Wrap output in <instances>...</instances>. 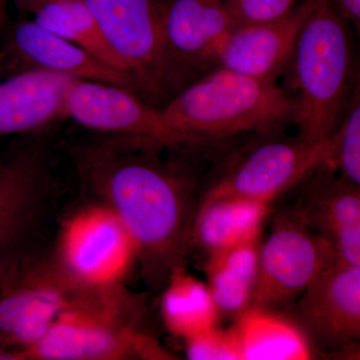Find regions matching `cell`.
<instances>
[{"mask_svg":"<svg viewBox=\"0 0 360 360\" xmlns=\"http://www.w3.org/2000/svg\"><path fill=\"white\" fill-rule=\"evenodd\" d=\"M18 72L13 61L4 49H0V80Z\"/></svg>","mask_w":360,"mask_h":360,"instance_id":"cell-27","label":"cell"},{"mask_svg":"<svg viewBox=\"0 0 360 360\" xmlns=\"http://www.w3.org/2000/svg\"><path fill=\"white\" fill-rule=\"evenodd\" d=\"M161 316L167 330L184 340L217 326L220 315L207 285L182 264L168 277L161 298Z\"/></svg>","mask_w":360,"mask_h":360,"instance_id":"cell-21","label":"cell"},{"mask_svg":"<svg viewBox=\"0 0 360 360\" xmlns=\"http://www.w3.org/2000/svg\"><path fill=\"white\" fill-rule=\"evenodd\" d=\"M73 80L40 70L0 80V137L40 134L65 120L66 92Z\"/></svg>","mask_w":360,"mask_h":360,"instance_id":"cell-17","label":"cell"},{"mask_svg":"<svg viewBox=\"0 0 360 360\" xmlns=\"http://www.w3.org/2000/svg\"><path fill=\"white\" fill-rule=\"evenodd\" d=\"M295 188L293 212L333 245L338 264L360 266V186L321 165Z\"/></svg>","mask_w":360,"mask_h":360,"instance_id":"cell-13","label":"cell"},{"mask_svg":"<svg viewBox=\"0 0 360 360\" xmlns=\"http://www.w3.org/2000/svg\"><path fill=\"white\" fill-rule=\"evenodd\" d=\"M187 359L191 360H243L232 326H215L184 340Z\"/></svg>","mask_w":360,"mask_h":360,"instance_id":"cell-24","label":"cell"},{"mask_svg":"<svg viewBox=\"0 0 360 360\" xmlns=\"http://www.w3.org/2000/svg\"><path fill=\"white\" fill-rule=\"evenodd\" d=\"M285 131L250 134L227 150L200 200L231 196L271 205L315 167L329 165V141L312 143Z\"/></svg>","mask_w":360,"mask_h":360,"instance_id":"cell-7","label":"cell"},{"mask_svg":"<svg viewBox=\"0 0 360 360\" xmlns=\"http://www.w3.org/2000/svg\"><path fill=\"white\" fill-rule=\"evenodd\" d=\"M4 49L18 72L45 70L73 79L117 85L134 92V84L127 73L106 65L34 20H22L11 26Z\"/></svg>","mask_w":360,"mask_h":360,"instance_id":"cell-15","label":"cell"},{"mask_svg":"<svg viewBox=\"0 0 360 360\" xmlns=\"http://www.w3.org/2000/svg\"><path fill=\"white\" fill-rule=\"evenodd\" d=\"M163 33L176 58L198 77L215 68L236 25L226 0H156Z\"/></svg>","mask_w":360,"mask_h":360,"instance_id":"cell-16","label":"cell"},{"mask_svg":"<svg viewBox=\"0 0 360 360\" xmlns=\"http://www.w3.org/2000/svg\"><path fill=\"white\" fill-rule=\"evenodd\" d=\"M321 1L303 0L281 18L236 25L219 49L214 68L278 82L288 70L305 21Z\"/></svg>","mask_w":360,"mask_h":360,"instance_id":"cell-14","label":"cell"},{"mask_svg":"<svg viewBox=\"0 0 360 360\" xmlns=\"http://www.w3.org/2000/svg\"><path fill=\"white\" fill-rule=\"evenodd\" d=\"M160 111L180 134L224 148L241 135L295 127L296 103L277 82L217 68L187 84Z\"/></svg>","mask_w":360,"mask_h":360,"instance_id":"cell-2","label":"cell"},{"mask_svg":"<svg viewBox=\"0 0 360 360\" xmlns=\"http://www.w3.org/2000/svg\"><path fill=\"white\" fill-rule=\"evenodd\" d=\"M122 61L136 96L161 108L200 77L168 46L156 0H84Z\"/></svg>","mask_w":360,"mask_h":360,"instance_id":"cell-5","label":"cell"},{"mask_svg":"<svg viewBox=\"0 0 360 360\" xmlns=\"http://www.w3.org/2000/svg\"><path fill=\"white\" fill-rule=\"evenodd\" d=\"M338 13L359 32L360 0H333Z\"/></svg>","mask_w":360,"mask_h":360,"instance_id":"cell-26","label":"cell"},{"mask_svg":"<svg viewBox=\"0 0 360 360\" xmlns=\"http://www.w3.org/2000/svg\"><path fill=\"white\" fill-rule=\"evenodd\" d=\"M329 167L360 186V90L357 85L333 136L329 139Z\"/></svg>","mask_w":360,"mask_h":360,"instance_id":"cell-23","label":"cell"},{"mask_svg":"<svg viewBox=\"0 0 360 360\" xmlns=\"http://www.w3.org/2000/svg\"><path fill=\"white\" fill-rule=\"evenodd\" d=\"M146 305L122 284L89 288L22 360L174 359L142 328Z\"/></svg>","mask_w":360,"mask_h":360,"instance_id":"cell-4","label":"cell"},{"mask_svg":"<svg viewBox=\"0 0 360 360\" xmlns=\"http://www.w3.org/2000/svg\"><path fill=\"white\" fill-rule=\"evenodd\" d=\"M51 188V148L44 132L20 135L0 155V265L30 250Z\"/></svg>","mask_w":360,"mask_h":360,"instance_id":"cell-11","label":"cell"},{"mask_svg":"<svg viewBox=\"0 0 360 360\" xmlns=\"http://www.w3.org/2000/svg\"><path fill=\"white\" fill-rule=\"evenodd\" d=\"M281 78L296 103V134L328 141L359 84L349 22L333 0H321L305 21Z\"/></svg>","mask_w":360,"mask_h":360,"instance_id":"cell-3","label":"cell"},{"mask_svg":"<svg viewBox=\"0 0 360 360\" xmlns=\"http://www.w3.org/2000/svg\"><path fill=\"white\" fill-rule=\"evenodd\" d=\"M87 290L63 271L53 253L28 250L0 265V360H22Z\"/></svg>","mask_w":360,"mask_h":360,"instance_id":"cell-6","label":"cell"},{"mask_svg":"<svg viewBox=\"0 0 360 360\" xmlns=\"http://www.w3.org/2000/svg\"><path fill=\"white\" fill-rule=\"evenodd\" d=\"M105 135L71 148L82 186L129 231L146 283L165 288L191 250L195 182L182 165L161 160L160 142Z\"/></svg>","mask_w":360,"mask_h":360,"instance_id":"cell-1","label":"cell"},{"mask_svg":"<svg viewBox=\"0 0 360 360\" xmlns=\"http://www.w3.org/2000/svg\"><path fill=\"white\" fill-rule=\"evenodd\" d=\"M283 314L307 338L314 355H356L360 340V266L326 270Z\"/></svg>","mask_w":360,"mask_h":360,"instance_id":"cell-12","label":"cell"},{"mask_svg":"<svg viewBox=\"0 0 360 360\" xmlns=\"http://www.w3.org/2000/svg\"><path fill=\"white\" fill-rule=\"evenodd\" d=\"M243 360H304L314 352L300 328L283 311L250 307L232 326Z\"/></svg>","mask_w":360,"mask_h":360,"instance_id":"cell-19","label":"cell"},{"mask_svg":"<svg viewBox=\"0 0 360 360\" xmlns=\"http://www.w3.org/2000/svg\"><path fill=\"white\" fill-rule=\"evenodd\" d=\"M303 0H226L236 25L259 22L285 15Z\"/></svg>","mask_w":360,"mask_h":360,"instance_id":"cell-25","label":"cell"},{"mask_svg":"<svg viewBox=\"0 0 360 360\" xmlns=\"http://www.w3.org/2000/svg\"><path fill=\"white\" fill-rule=\"evenodd\" d=\"M65 111L66 117L97 134L144 137L188 155L219 149L176 131L160 108L117 85L75 79L66 92Z\"/></svg>","mask_w":360,"mask_h":360,"instance_id":"cell-10","label":"cell"},{"mask_svg":"<svg viewBox=\"0 0 360 360\" xmlns=\"http://www.w3.org/2000/svg\"><path fill=\"white\" fill-rule=\"evenodd\" d=\"M7 23L6 0H0V33L4 32Z\"/></svg>","mask_w":360,"mask_h":360,"instance_id":"cell-28","label":"cell"},{"mask_svg":"<svg viewBox=\"0 0 360 360\" xmlns=\"http://www.w3.org/2000/svg\"><path fill=\"white\" fill-rule=\"evenodd\" d=\"M270 203L240 198L200 200L194 219L191 248L210 255L225 248L260 238Z\"/></svg>","mask_w":360,"mask_h":360,"instance_id":"cell-18","label":"cell"},{"mask_svg":"<svg viewBox=\"0 0 360 360\" xmlns=\"http://www.w3.org/2000/svg\"><path fill=\"white\" fill-rule=\"evenodd\" d=\"M260 238L245 241L208 255V290L219 315L236 319L250 309L259 265Z\"/></svg>","mask_w":360,"mask_h":360,"instance_id":"cell-20","label":"cell"},{"mask_svg":"<svg viewBox=\"0 0 360 360\" xmlns=\"http://www.w3.org/2000/svg\"><path fill=\"white\" fill-rule=\"evenodd\" d=\"M32 13L33 20L45 30L78 45L106 65L127 75L124 65L106 42L84 0H42Z\"/></svg>","mask_w":360,"mask_h":360,"instance_id":"cell-22","label":"cell"},{"mask_svg":"<svg viewBox=\"0 0 360 360\" xmlns=\"http://www.w3.org/2000/svg\"><path fill=\"white\" fill-rule=\"evenodd\" d=\"M91 202L65 220L54 257L63 271L84 288L122 284L137 262L134 240L112 210Z\"/></svg>","mask_w":360,"mask_h":360,"instance_id":"cell-9","label":"cell"},{"mask_svg":"<svg viewBox=\"0 0 360 360\" xmlns=\"http://www.w3.org/2000/svg\"><path fill=\"white\" fill-rule=\"evenodd\" d=\"M336 264L333 245L288 206L276 215L269 238L260 243L251 307L283 311Z\"/></svg>","mask_w":360,"mask_h":360,"instance_id":"cell-8","label":"cell"}]
</instances>
